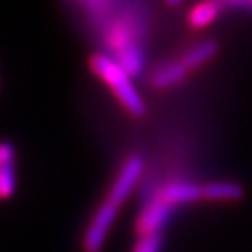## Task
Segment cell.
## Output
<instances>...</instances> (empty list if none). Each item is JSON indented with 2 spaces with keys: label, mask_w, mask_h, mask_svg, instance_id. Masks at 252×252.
Wrapping results in <instances>:
<instances>
[{
  "label": "cell",
  "mask_w": 252,
  "mask_h": 252,
  "mask_svg": "<svg viewBox=\"0 0 252 252\" xmlns=\"http://www.w3.org/2000/svg\"><path fill=\"white\" fill-rule=\"evenodd\" d=\"M244 196L242 186L235 182H210L203 186V198L210 201H238Z\"/></svg>",
  "instance_id": "cell-8"
},
{
  "label": "cell",
  "mask_w": 252,
  "mask_h": 252,
  "mask_svg": "<svg viewBox=\"0 0 252 252\" xmlns=\"http://www.w3.org/2000/svg\"><path fill=\"white\" fill-rule=\"evenodd\" d=\"M90 68L114 93L116 100L135 118L146 116V102L133 84V75L126 72L112 56L96 53L90 58Z\"/></svg>",
  "instance_id": "cell-2"
},
{
  "label": "cell",
  "mask_w": 252,
  "mask_h": 252,
  "mask_svg": "<svg viewBox=\"0 0 252 252\" xmlns=\"http://www.w3.org/2000/svg\"><path fill=\"white\" fill-rule=\"evenodd\" d=\"M142 172H144V161L138 156H130L121 166L119 173L116 175V181L110 188V193L107 200L121 207L130 194L133 193V189L137 188L138 179H140Z\"/></svg>",
  "instance_id": "cell-4"
},
{
  "label": "cell",
  "mask_w": 252,
  "mask_h": 252,
  "mask_svg": "<svg viewBox=\"0 0 252 252\" xmlns=\"http://www.w3.org/2000/svg\"><path fill=\"white\" fill-rule=\"evenodd\" d=\"M189 74V68L184 65L182 60H173V62H165L161 65H158L153 72H151V84L154 88H170L184 81L186 75Z\"/></svg>",
  "instance_id": "cell-7"
},
{
  "label": "cell",
  "mask_w": 252,
  "mask_h": 252,
  "mask_svg": "<svg viewBox=\"0 0 252 252\" xmlns=\"http://www.w3.org/2000/svg\"><path fill=\"white\" fill-rule=\"evenodd\" d=\"M222 4H216V2H201L196 4L188 14V21L193 28H205L212 25L217 20V16L220 12Z\"/></svg>",
  "instance_id": "cell-10"
},
{
  "label": "cell",
  "mask_w": 252,
  "mask_h": 252,
  "mask_svg": "<svg viewBox=\"0 0 252 252\" xmlns=\"http://www.w3.org/2000/svg\"><path fill=\"white\" fill-rule=\"evenodd\" d=\"M172 209L166 201H163L159 196L153 198L149 203L142 209L137 219V231L140 236L147 235H159L161 229L165 228L166 220L172 216Z\"/></svg>",
  "instance_id": "cell-5"
},
{
  "label": "cell",
  "mask_w": 252,
  "mask_h": 252,
  "mask_svg": "<svg viewBox=\"0 0 252 252\" xmlns=\"http://www.w3.org/2000/svg\"><path fill=\"white\" fill-rule=\"evenodd\" d=\"M216 53H217V44L214 40H203V42L188 49L186 55L182 56V62H184V65L189 70H193V68H198L201 65H205L207 62H210L216 56Z\"/></svg>",
  "instance_id": "cell-9"
},
{
  "label": "cell",
  "mask_w": 252,
  "mask_h": 252,
  "mask_svg": "<svg viewBox=\"0 0 252 252\" xmlns=\"http://www.w3.org/2000/svg\"><path fill=\"white\" fill-rule=\"evenodd\" d=\"M16 163L0 165V200H9L16 193Z\"/></svg>",
  "instance_id": "cell-11"
},
{
  "label": "cell",
  "mask_w": 252,
  "mask_h": 252,
  "mask_svg": "<svg viewBox=\"0 0 252 252\" xmlns=\"http://www.w3.org/2000/svg\"><path fill=\"white\" fill-rule=\"evenodd\" d=\"M81 5L100 28L103 42L109 47V56L133 77L140 74L146 65L144 37L147 33V20L140 14L138 5L118 2H86Z\"/></svg>",
  "instance_id": "cell-1"
},
{
  "label": "cell",
  "mask_w": 252,
  "mask_h": 252,
  "mask_svg": "<svg viewBox=\"0 0 252 252\" xmlns=\"http://www.w3.org/2000/svg\"><path fill=\"white\" fill-rule=\"evenodd\" d=\"M14 161V147L9 142H0V165Z\"/></svg>",
  "instance_id": "cell-13"
},
{
  "label": "cell",
  "mask_w": 252,
  "mask_h": 252,
  "mask_svg": "<svg viewBox=\"0 0 252 252\" xmlns=\"http://www.w3.org/2000/svg\"><path fill=\"white\" fill-rule=\"evenodd\" d=\"M158 196L161 198L163 201H166L170 207L186 205L201 200L203 198V188L196 184H191V182H172V184L163 186L159 189Z\"/></svg>",
  "instance_id": "cell-6"
},
{
  "label": "cell",
  "mask_w": 252,
  "mask_h": 252,
  "mask_svg": "<svg viewBox=\"0 0 252 252\" xmlns=\"http://www.w3.org/2000/svg\"><path fill=\"white\" fill-rule=\"evenodd\" d=\"M226 5L233 9H252V2H229Z\"/></svg>",
  "instance_id": "cell-14"
},
{
  "label": "cell",
  "mask_w": 252,
  "mask_h": 252,
  "mask_svg": "<svg viewBox=\"0 0 252 252\" xmlns=\"http://www.w3.org/2000/svg\"><path fill=\"white\" fill-rule=\"evenodd\" d=\"M119 207L112 201L105 200L98 207V210L94 212V216L91 217L90 224L86 228L83 238V247L86 252H100L105 244L109 231L112 228V224L116 222L118 217Z\"/></svg>",
  "instance_id": "cell-3"
},
{
  "label": "cell",
  "mask_w": 252,
  "mask_h": 252,
  "mask_svg": "<svg viewBox=\"0 0 252 252\" xmlns=\"http://www.w3.org/2000/svg\"><path fill=\"white\" fill-rule=\"evenodd\" d=\"M131 252H161V235L140 236Z\"/></svg>",
  "instance_id": "cell-12"
}]
</instances>
